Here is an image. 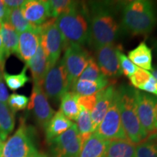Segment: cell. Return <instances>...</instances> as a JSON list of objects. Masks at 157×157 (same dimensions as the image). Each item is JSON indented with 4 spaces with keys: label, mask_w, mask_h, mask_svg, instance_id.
I'll use <instances>...</instances> for the list:
<instances>
[{
    "label": "cell",
    "mask_w": 157,
    "mask_h": 157,
    "mask_svg": "<svg viewBox=\"0 0 157 157\" xmlns=\"http://www.w3.org/2000/svg\"><path fill=\"white\" fill-rule=\"evenodd\" d=\"M49 144L52 157H79L83 146L76 124Z\"/></svg>",
    "instance_id": "11"
},
{
    "label": "cell",
    "mask_w": 157,
    "mask_h": 157,
    "mask_svg": "<svg viewBox=\"0 0 157 157\" xmlns=\"http://www.w3.org/2000/svg\"><path fill=\"white\" fill-rule=\"evenodd\" d=\"M96 102V94L88 96H79L78 97V104L79 106L83 107L87 111H93L94 107H95Z\"/></svg>",
    "instance_id": "35"
},
{
    "label": "cell",
    "mask_w": 157,
    "mask_h": 157,
    "mask_svg": "<svg viewBox=\"0 0 157 157\" xmlns=\"http://www.w3.org/2000/svg\"><path fill=\"white\" fill-rule=\"evenodd\" d=\"M156 130H157V124H156Z\"/></svg>",
    "instance_id": "48"
},
{
    "label": "cell",
    "mask_w": 157,
    "mask_h": 157,
    "mask_svg": "<svg viewBox=\"0 0 157 157\" xmlns=\"http://www.w3.org/2000/svg\"><path fill=\"white\" fill-rule=\"evenodd\" d=\"M114 84H111L96 93V102L93 111L91 113L94 132L103 121L105 113L112 103L116 93Z\"/></svg>",
    "instance_id": "15"
},
{
    "label": "cell",
    "mask_w": 157,
    "mask_h": 157,
    "mask_svg": "<svg viewBox=\"0 0 157 157\" xmlns=\"http://www.w3.org/2000/svg\"><path fill=\"white\" fill-rule=\"evenodd\" d=\"M42 87L47 97L55 102L60 101L63 95L69 91L68 74L63 58L49 68Z\"/></svg>",
    "instance_id": "7"
},
{
    "label": "cell",
    "mask_w": 157,
    "mask_h": 157,
    "mask_svg": "<svg viewBox=\"0 0 157 157\" xmlns=\"http://www.w3.org/2000/svg\"><path fill=\"white\" fill-rule=\"evenodd\" d=\"M34 129L21 118L18 128L5 140L1 157H36L39 152L35 146Z\"/></svg>",
    "instance_id": "5"
},
{
    "label": "cell",
    "mask_w": 157,
    "mask_h": 157,
    "mask_svg": "<svg viewBox=\"0 0 157 157\" xmlns=\"http://www.w3.org/2000/svg\"><path fill=\"white\" fill-rule=\"evenodd\" d=\"M74 124L73 121L67 119L61 111L56 112L44 127L47 141L48 143L51 142L56 137L67 131Z\"/></svg>",
    "instance_id": "18"
},
{
    "label": "cell",
    "mask_w": 157,
    "mask_h": 157,
    "mask_svg": "<svg viewBox=\"0 0 157 157\" xmlns=\"http://www.w3.org/2000/svg\"><path fill=\"white\" fill-rule=\"evenodd\" d=\"M118 103L121 122L128 140L138 144L148 137L137 116L135 88L121 85L117 89Z\"/></svg>",
    "instance_id": "4"
},
{
    "label": "cell",
    "mask_w": 157,
    "mask_h": 157,
    "mask_svg": "<svg viewBox=\"0 0 157 157\" xmlns=\"http://www.w3.org/2000/svg\"><path fill=\"white\" fill-rule=\"evenodd\" d=\"M27 68V66H25L21 73L17 74H10L7 72L4 73L3 79L11 90L16 91L20 88L24 87L25 84L30 81V78L26 74Z\"/></svg>",
    "instance_id": "30"
},
{
    "label": "cell",
    "mask_w": 157,
    "mask_h": 157,
    "mask_svg": "<svg viewBox=\"0 0 157 157\" xmlns=\"http://www.w3.org/2000/svg\"><path fill=\"white\" fill-rule=\"evenodd\" d=\"M0 34L2 39L5 57H9L12 54L17 56L19 36L16 31L8 23L4 22Z\"/></svg>",
    "instance_id": "25"
},
{
    "label": "cell",
    "mask_w": 157,
    "mask_h": 157,
    "mask_svg": "<svg viewBox=\"0 0 157 157\" xmlns=\"http://www.w3.org/2000/svg\"><path fill=\"white\" fill-rule=\"evenodd\" d=\"M29 103V98L24 95L12 94L10 95L7 104L13 111L16 112L26 109Z\"/></svg>",
    "instance_id": "33"
},
{
    "label": "cell",
    "mask_w": 157,
    "mask_h": 157,
    "mask_svg": "<svg viewBox=\"0 0 157 157\" xmlns=\"http://www.w3.org/2000/svg\"><path fill=\"white\" fill-rule=\"evenodd\" d=\"M105 77L106 76H105L101 73L95 59L91 57L87 67L84 68L78 79L87 80V81H98V80L102 79Z\"/></svg>",
    "instance_id": "31"
},
{
    "label": "cell",
    "mask_w": 157,
    "mask_h": 157,
    "mask_svg": "<svg viewBox=\"0 0 157 157\" xmlns=\"http://www.w3.org/2000/svg\"><path fill=\"white\" fill-rule=\"evenodd\" d=\"M28 109L33 111L37 123L43 128L56 113V111L50 106L42 86L36 84L33 86Z\"/></svg>",
    "instance_id": "13"
},
{
    "label": "cell",
    "mask_w": 157,
    "mask_h": 157,
    "mask_svg": "<svg viewBox=\"0 0 157 157\" xmlns=\"http://www.w3.org/2000/svg\"><path fill=\"white\" fill-rule=\"evenodd\" d=\"M7 14V9L5 7V5L0 6V21H2L5 22L6 17Z\"/></svg>",
    "instance_id": "39"
},
{
    "label": "cell",
    "mask_w": 157,
    "mask_h": 157,
    "mask_svg": "<svg viewBox=\"0 0 157 157\" xmlns=\"http://www.w3.org/2000/svg\"><path fill=\"white\" fill-rule=\"evenodd\" d=\"M139 90L141 91L146 92L147 93L151 94V95H156L157 97V82L156 80L154 78V76L151 75V78H149L148 81L146 82L142 87Z\"/></svg>",
    "instance_id": "36"
},
{
    "label": "cell",
    "mask_w": 157,
    "mask_h": 157,
    "mask_svg": "<svg viewBox=\"0 0 157 157\" xmlns=\"http://www.w3.org/2000/svg\"><path fill=\"white\" fill-rule=\"evenodd\" d=\"M80 107L79 114L76 119V127L79 132L82 143H84L94 133L91 112L83 107Z\"/></svg>",
    "instance_id": "27"
},
{
    "label": "cell",
    "mask_w": 157,
    "mask_h": 157,
    "mask_svg": "<svg viewBox=\"0 0 157 157\" xmlns=\"http://www.w3.org/2000/svg\"><path fill=\"white\" fill-rule=\"evenodd\" d=\"M135 99L139 120L147 135L157 132V97L135 89Z\"/></svg>",
    "instance_id": "9"
},
{
    "label": "cell",
    "mask_w": 157,
    "mask_h": 157,
    "mask_svg": "<svg viewBox=\"0 0 157 157\" xmlns=\"http://www.w3.org/2000/svg\"><path fill=\"white\" fill-rule=\"evenodd\" d=\"M156 21V10L151 1L135 0L123 7L121 29L132 36L148 35L154 29Z\"/></svg>",
    "instance_id": "2"
},
{
    "label": "cell",
    "mask_w": 157,
    "mask_h": 157,
    "mask_svg": "<svg viewBox=\"0 0 157 157\" xmlns=\"http://www.w3.org/2000/svg\"><path fill=\"white\" fill-rule=\"evenodd\" d=\"M128 58L138 68L149 71L152 70V50L145 42H142L136 48L128 52Z\"/></svg>",
    "instance_id": "19"
},
{
    "label": "cell",
    "mask_w": 157,
    "mask_h": 157,
    "mask_svg": "<svg viewBox=\"0 0 157 157\" xmlns=\"http://www.w3.org/2000/svg\"><path fill=\"white\" fill-rule=\"evenodd\" d=\"M3 23H4V21H0V33H1L2 30V28H3Z\"/></svg>",
    "instance_id": "45"
},
{
    "label": "cell",
    "mask_w": 157,
    "mask_h": 157,
    "mask_svg": "<svg viewBox=\"0 0 157 157\" xmlns=\"http://www.w3.org/2000/svg\"><path fill=\"white\" fill-rule=\"evenodd\" d=\"M48 3L51 18H57L59 15L74 9L79 4L70 0H50Z\"/></svg>",
    "instance_id": "29"
},
{
    "label": "cell",
    "mask_w": 157,
    "mask_h": 157,
    "mask_svg": "<svg viewBox=\"0 0 157 157\" xmlns=\"http://www.w3.org/2000/svg\"><path fill=\"white\" fill-rule=\"evenodd\" d=\"M64 56L63 57L66 71L68 74L70 90L78 81L84 68L87 67L91 57L83 46L71 44L65 47Z\"/></svg>",
    "instance_id": "10"
},
{
    "label": "cell",
    "mask_w": 157,
    "mask_h": 157,
    "mask_svg": "<svg viewBox=\"0 0 157 157\" xmlns=\"http://www.w3.org/2000/svg\"><path fill=\"white\" fill-rule=\"evenodd\" d=\"M94 133L103 140L109 141L128 140L121 122L118 103L117 89L116 90L114 97L109 110Z\"/></svg>",
    "instance_id": "8"
},
{
    "label": "cell",
    "mask_w": 157,
    "mask_h": 157,
    "mask_svg": "<svg viewBox=\"0 0 157 157\" xmlns=\"http://www.w3.org/2000/svg\"><path fill=\"white\" fill-rule=\"evenodd\" d=\"M5 22L11 25L17 34H21L26 31L36 30L38 27L32 25L24 18L21 8L7 9V14Z\"/></svg>",
    "instance_id": "26"
},
{
    "label": "cell",
    "mask_w": 157,
    "mask_h": 157,
    "mask_svg": "<svg viewBox=\"0 0 157 157\" xmlns=\"http://www.w3.org/2000/svg\"><path fill=\"white\" fill-rule=\"evenodd\" d=\"M103 157H135V146L128 140H111Z\"/></svg>",
    "instance_id": "21"
},
{
    "label": "cell",
    "mask_w": 157,
    "mask_h": 157,
    "mask_svg": "<svg viewBox=\"0 0 157 157\" xmlns=\"http://www.w3.org/2000/svg\"><path fill=\"white\" fill-rule=\"evenodd\" d=\"M18 36V53L17 56L26 63L36 54L40 45L38 27L36 30L24 31L19 34Z\"/></svg>",
    "instance_id": "16"
},
{
    "label": "cell",
    "mask_w": 157,
    "mask_h": 157,
    "mask_svg": "<svg viewBox=\"0 0 157 157\" xmlns=\"http://www.w3.org/2000/svg\"><path fill=\"white\" fill-rule=\"evenodd\" d=\"M24 18L35 26H39L50 17L48 1L27 0L21 7Z\"/></svg>",
    "instance_id": "14"
},
{
    "label": "cell",
    "mask_w": 157,
    "mask_h": 157,
    "mask_svg": "<svg viewBox=\"0 0 157 157\" xmlns=\"http://www.w3.org/2000/svg\"><path fill=\"white\" fill-rule=\"evenodd\" d=\"M121 49L120 45L113 43L95 50V61L101 73L107 78H117L122 74L118 58V52Z\"/></svg>",
    "instance_id": "12"
},
{
    "label": "cell",
    "mask_w": 157,
    "mask_h": 157,
    "mask_svg": "<svg viewBox=\"0 0 157 157\" xmlns=\"http://www.w3.org/2000/svg\"><path fill=\"white\" fill-rule=\"evenodd\" d=\"M5 59H0V78L2 77L5 69Z\"/></svg>",
    "instance_id": "41"
},
{
    "label": "cell",
    "mask_w": 157,
    "mask_h": 157,
    "mask_svg": "<svg viewBox=\"0 0 157 157\" xmlns=\"http://www.w3.org/2000/svg\"><path fill=\"white\" fill-rule=\"evenodd\" d=\"M9 97L8 90L6 87L2 76L0 78V103H7Z\"/></svg>",
    "instance_id": "37"
},
{
    "label": "cell",
    "mask_w": 157,
    "mask_h": 157,
    "mask_svg": "<svg viewBox=\"0 0 157 157\" xmlns=\"http://www.w3.org/2000/svg\"><path fill=\"white\" fill-rule=\"evenodd\" d=\"M110 84L109 79L107 77L98 81H87L79 80L76 82L71 91L78 94L79 96H88L95 95L103 88Z\"/></svg>",
    "instance_id": "23"
},
{
    "label": "cell",
    "mask_w": 157,
    "mask_h": 157,
    "mask_svg": "<svg viewBox=\"0 0 157 157\" xmlns=\"http://www.w3.org/2000/svg\"><path fill=\"white\" fill-rule=\"evenodd\" d=\"M40 46L48 59L50 67L60 60L64 49V41L56 23V18H50L38 26Z\"/></svg>",
    "instance_id": "6"
},
{
    "label": "cell",
    "mask_w": 157,
    "mask_h": 157,
    "mask_svg": "<svg viewBox=\"0 0 157 157\" xmlns=\"http://www.w3.org/2000/svg\"><path fill=\"white\" fill-rule=\"evenodd\" d=\"M79 95L73 91L65 93L60 99V111L71 121H76L79 114Z\"/></svg>",
    "instance_id": "22"
},
{
    "label": "cell",
    "mask_w": 157,
    "mask_h": 157,
    "mask_svg": "<svg viewBox=\"0 0 157 157\" xmlns=\"http://www.w3.org/2000/svg\"><path fill=\"white\" fill-rule=\"evenodd\" d=\"M3 143L4 141L0 138V157H1V154H2V146H3Z\"/></svg>",
    "instance_id": "43"
},
{
    "label": "cell",
    "mask_w": 157,
    "mask_h": 157,
    "mask_svg": "<svg viewBox=\"0 0 157 157\" xmlns=\"http://www.w3.org/2000/svg\"><path fill=\"white\" fill-rule=\"evenodd\" d=\"M155 51H156V53L157 55V42L155 43Z\"/></svg>",
    "instance_id": "46"
},
{
    "label": "cell",
    "mask_w": 157,
    "mask_h": 157,
    "mask_svg": "<svg viewBox=\"0 0 157 157\" xmlns=\"http://www.w3.org/2000/svg\"><path fill=\"white\" fill-rule=\"evenodd\" d=\"M29 68L32 76L34 84L42 86L44 78L50 68L48 59L42 47L39 45L34 57L25 64Z\"/></svg>",
    "instance_id": "17"
},
{
    "label": "cell",
    "mask_w": 157,
    "mask_h": 157,
    "mask_svg": "<svg viewBox=\"0 0 157 157\" xmlns=\"http://www.w3.org/2000/svg\"><path fill=\"white\" fill-rule=\"evenodd\" d=\"M36 157H48L46 154H43V153H39L38 155H37Z\"/></svg>",
    "instance_id": "44"
},
{
    "label": "cell",
    "mask_w": 157,
    "mask_h": 157,
    "mask_svg": "<svg viewBox=\"0 0 157 157\" xmlns=\"http://www.w3.org/2000/svg\"><path fill=\"white\" fill-rule=\"evenodd\" d=\"M135 157H157V132L135 146Z\"/></svg>",
    "instance_id": "28"
},
{
    "label": "cell",
    "mask_w": 157,
    "mask_h": 157,
    "mask_svg": "<svg viewBox=\"0 0 157 157\" xmlns=\"http://www.w3.org/2000/svg\"><path fill=\"white\" fill-rule=\"evenodd\" d=\"M151 71V75L154 76V78L156 80V82H157V65H156V66H153L152 70Z\"/></svg>",
    "instance_id": "42"
},
{
    "label": "cell",
    "mask_w": 157,
    "mask_h": 157,
    "mask_svg": "<svg viewBox=\"0 0 157 157\" xmlns=\"http://www.w3.org/2000/svg\"><path fill=\"white\" fill-rule=\"evenodd\" d=\"M5 49H4V45L2 42V39L0 36V59H5Z\"/></svg>",
    "instance_id": "40"
},
{
    "label": "cell",
    "mask_w": 157,
    "mask_h": 157,
    "mask_svg": "<svg viewBox=\"0 0 157 157\" xmlns=\"http://www.w3.org/2000/svg\"><path fill=\"white\" fill-rule=\"evenodd\" d=\"M109 143L93 133L83 143L79 157H103Z\"/></svg>",
    "instance_id": "20"
},
{
    "label": "cell",
    "mask_w": 157,
    "mask_h": 157,
    "mask_svg": "<svg viewBox=\"0 0 157 157\" xmlns=\"http://www.w3.org/2000/svg\"><path fill=\"white\" fill-rule=\"evenodd\" d=\"M123 49H121L118 52V58H119V66L122 74L129 78L132 76L137 70V66L131 62L126 55L123 53Z\"/></svg>",
    "instance_id": "34"
},
{
    "label": "cell",
    "mask_w": 157,
    "mask_h": 157,
    "mask_svg": "<svg viewBox=\"0 0 157 157\" xmlns=\"http://www.w3.org/2000/svg\"><path fill=\"white\" fill-rule=\"evenodd\" d=\"M56 23L64 41V48L74 44L83 46L89 39V14L83 5L59 15Z\"/></svg>",
    "instance_id": "3"
},
{
    "label": "cell",
    "mask_w": 157,
    "mask_h": 157,
    "mask_svg": "<svg viewBox=\"0 0 157 157\" xmlns=\"http://www.w3.org/2000/svg\"><path fill=\"white\" fill-rule=\"evenodd\" d=\"M3 5H4V2L2 0H0V6H3Z\"/></svg>",
    "instance_id": "47"
},
{
    "label": "cell",
    "mask_w": 157,
    "mask_h": 157,
    "mask_svg": "<svg viewBox=\"0 0 157 157\" xmlns=\"http://www.w3.org/2000/svg\"><path fill=\"white\" fill-rule=\"evenodd\" d=\"M151 76V72L137 67L135 74L129 78L133 87L138 90L148 81Z\"/></svg>",
    "instance_id": "32"
},
{
    "label": "cell",
    "mask_w": 157,
    "mask_h": 157,
    "mask_svg": "<svg viewBox=\"0 0 157 157\" xmlns=\"http://www.w3.org/2000/svg\"><path fill=\"white\" fill-rule=\"evenodd\" d=\"M4 5L5 7L8 10L21 8L22 5L24 4L25 0H5Z\"/></svg>",
    "instance_id": "38"
},
{
    "label": "cell",
    "mask_w": 157,
    "mask_h": 157,
    "mask_svg": "<svg viewBox=\"0 0 157 157\" xmlns=\"http://www.w3.org/2000/svg\"><path fill=\"white\" fill-rule=\"evenodd\" d=\"M89 14V39L90 46L96 50L105 45L113 44L122 30L113 9L109 3L94 2Z\"/></svg>",
    "instance_id": "1"
},
{
    "label": "cell",
    "mask_w": 157,
    "mask_h": 157,
    "mask_svg": "<svg viewBox=\"0 0 157 157\" xmlns=\"http://www.w3.org/2000/svg\"><path fill=\"white\" fill-rule=\"evenodd\" d=\"M15 124V112L8 104L0 103V138L4 142L13 132Z\"/></svg>",
    "instance_id": "24"
}]
</instances>
